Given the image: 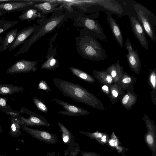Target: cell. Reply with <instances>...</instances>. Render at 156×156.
<instances>
[{
	"label": "cell",
	"instance_id": "cell-17",
	"mask_svg": "<svg viewBox=\"0 0 156 156\" xmlns=\"http://www.w3.org/2000/svg\"><path fill=\"white\" fill-rule=\"evenodd\" d=\"M126 57L130 68L135 71H139L140 68L141 62L137 50L133 49L128 52Z\"/></svg>",
	"mask_w": 156,
	"mask_h": 156
},
{
	"label": "cell",
	"instance_id": "cell-34",
	"mask_svg": "<svg viewBox=\"0 0 156 156\" xmlns=\"http://www.w3.org/2000/svg\"><path fill=\"white\" fill-rule=\"evenodd\" d=\"M82 156H100V155L95 152H84Z\"/></svg>",
	"mask_w": 156,
	"mask_h": 156
},
{
	"label": "cell",
	"instance_id": "cell-5",
	"mask_svg": "<svg viewBox=\"0 0 156 156\" xmlns=\"http://www.w3.org/2000/svg\"><path fill=\"white\" fill-rule=\"evenodd\" d=\"M74 20V26L83 27L101 41L107 40L106 36L98 21L81 16L75 18Z\"/></svg>",
	"mask_w": 156,
	"mask_h": 156
},
{
	"label": "cell",
	"instance_id": "cell-18",
	"mask_svg": "<svg viewBox=\"0 0 156 156\" xmlns=\"http://www.w3.org/2000/svg\"><path fill=\"white\" fill-rule=\"evenodd\" d=\"M18 32V29L15 28L6 34L0 44V52L4 51L11 46L16 38Z\"/></svg>",
	"mask_w": 156,
	"mask_h": 156
},
{
	"label": "cell",
	"instance_id": "cell-6",
	"mask_svg": "<svg viewBox=\"0 0 156 156\" xmlns=\"http://www.w3.org/2000/svg\"><path fill=\"white\" fill-rule=\"evenodd\" d=\"M19 112L20 113H25L29 115L27 118H25L22 115H20L21 123L22 126L24 125L27 126L32 127H49L50 126V124L44 117L25 108H21Z\"/></svg>",
	"mask_w": 156,
	"mask_h": 156
},
{
	"label": "cell",
	"instance_id": "cell-40",
	"mask_svg": "<svg viewBox=\"0 0 156 156\" xmlns=\"http://www.w3.org/2000/svg\"><path fill=\"white\" fill-rule=\"evenodd\" d=\"M2 38H3V36L0 37V44H1V43L2 42Z\"/></svg>",
	"mask_w": 156,
	"mask_h": 156
},
{
	"label": "cell",
	"instance_id": "cell-13",
	"mask_svg": "<svg viewBox=\"0 0 156 156\" xmlns=\"http://www.w3.org/2000/svg\"><path fill=\"white\" fill-rule=\"evenodd\" d=\"M37 26V25L31 26L18 31L13 42L9 48V51H11L24 43L28 38L34 32Z\"/></svg>",
	"mask_w": 156,
	"mask_h": 156
},
{
	"label": "cell",
	"instance_id": "cell-41",
	"mask_svg": "<svg viewBox=\"0 0 156 156\" xmlns=\"http://www.w3.org/2000/svg\"><path fill=\"white\" fill-rule=\"evenodd\" d=\"M0 156H5V155H0Z\"/></svg>",
	"mask_w": 156,
	"mask_h": 156
},
{
	"label": "cell",
	"instance_id": "cell-22",
	"mask_svg": "<svg viewBox=\"0 0 156 156\" xmlns=\"http://www.w3.org/2000/svg\"><path fill=\"white\" fill-rule=\"evenodd\" d=\"M69 70L73 74L79 79L87 82L93 83L95 80L91 75L86 72L77 68L70 67Z\"/></svg>",
	"mask_w": 156,
	"mask_h": 156
},
{
	"label": "cell",
	"instance_id": "cell-32",
	"mask_svg": "<svg viewBox=\"0 0 156 156\" xmlns=\"http://www.w3.org/2000/svg\"><path fill=\"white\" fill-rule=\"evenodd\" d=\"M125 46V48L128 52L131 51L133 49L128 37L126 39Z\"/></svg>",
	"mask_w": 156,
	"mask_h": 156
},
{
	"label": "cell",
	"instance_id": "cell-11",
	"mask_svg": "<svg viewBox=\"0 0 156 156\" xmlns=\"http://www.w3.org/2000/svg\"><path fill=\"white\" fill-rule=\"evenodd\" d=\"M33 7L44 15L62 10L63 7L56 0H34Z\"/></svg>",
	"mask_w": 156,
	"mask_h": 156
},
{
	"label": "cell",
	"instance_id": "cell-37",
	"mask_svg": "<svg viewBox=\"0 0 156 156\" xmlns=\"http://www.w3.org/2000/svg\"><path fill=\"white\" fill-rule=\"evenodd\" d=\"M112 94L115 97H117L118 96V93L115 90H113L112 91Z\"/></svg>",
	"mask_w": 156,
	"mask_h": 156
},
{
	"label": "cell",
	"instance_id": "cell-36",
	"mask_svg": "<svg viewBox=\"0 0 156 156\" xmlns=\"http://www.w3.org/2000/svg\"><path fill=\"white\" fill-rule=\"evenodd\" d=\"M102 90L104 91L106 93H108V87L106 85H105L103 86L102 87Z\"/></svg>",
	"mask_w": 156,
	"mask_h": 156
},
{
	"label": "cell",
	"instance_id": "cell-39",
	"mask_svg": "<svg viewBox=\"0 0 156 156\" xmlns=\"http://www.w3.org/2000/svg\"><path fill=\"white\" fill-rule=\"evenodd\" d=\"M2 132V128L1 125L0 123V133Z\"/></svg>",
	"mask_w": 156,
	"mask_h": 156
},
{
	"label": "cell",
	"instance_id": "cell-2",
	"mask_svg": "<svg viewBox=\"0 0 156 156\" xmlns=\"http://www.w3.org/2000/svg\"><path fill=\"white\" fill-rule=\"evenodd\" d=\"M76 40L77 51L83 58L94 61L106 59L105 51L92 33L82 29L80 30V35L76 38Z\"/></svg>",
	"mask_w": 156,
	"mask_h": 156
},
{
	"label": "cell",
	"instance_id": "cell-15",
	"mask_svg": "<svg viewBox=\"0 0 156 156\" xmlns=\"http://www.w3.org/2000/svg\"><path fill=\"white\" fill-rule=\"evenodd\" d=\"M47 18L40 11L33 7L22 12L18 17V19L22 20L31 21L37 18V23L39 24Z\"/></svg>",
	"mask_w": 156,
	"mask_h": 156
},
{
	"label": "cell",
	"instance_id": "cell-9",
	"mask_svg": "<svg viewBox=\"0 0 156 156\" xmlns=\"http://www.w3.org/2000/svg\"><path fill=\"white\" fill-rule=\"evenodd\" d=\"M21 129L33 138L47 143L55 144L57 141L58 137L56 135L51 133L48 131L33 129L24 125L22 126Z\"/></svg>",
	"mask_w": 156,
	"mask_h": 156
},
{
	"label": "cell",
	"instance_id": "cell-12",
	"mask_svg": "<svg viewBox=\"0 0 156 156\" xmlns=\"http://www.w3.org/2000/svg\"><path fill=\"white\" fill-rule=\"evenodd\" d=\"M53 100L57 104L62 106L65 111H60L57 112L60 114L71 116H80L87 115L90 112L87 110L60 100L53 98Z\"/></svg>",
	"mask_w": 156,
	"mask_h": 156
},
{
	"label": "cell",
	"instance_id": "cell-26",
	"mask_svg": "<svg viewBox=\"0 0 156 156\" xmlns=\"http://www.w3.org/2000/svg\"><path fill=\"white\" fill-rule=\"evenodd\" d=\"M32 100L34 104L40 111L44 113L48 112V108L43 100L36 97H34Z\"/></svg>",
	"mask_w": 156,
	"mask_h": 156
},
{
	"label": "cell",
	"instance_id": "cell-35",
	"mask_svg": "<svg viewBox=\"0 0 156 156\" xmlns=\"http://www.w3.org/2000/svg\"><path fill=\"white\" fill-rule=\"evenodd\" d=\"M131 79L130 77H127L123 79L122 82L124 83H129L131 81Z\"/></svg>",
	"mask_w": 156,
	"mask_h": 156
},
{
	"label": "cell",
	"instance_id": "cell-20",
	"mask_svg": "<svg viewBox=\"0 0 156 156\" xmlns=\"http://www.w3.org/2000/svg\"><path fill=\"white\" fill-rule=\"evenodd\" d=\"M79 132L91 139L95 140L102 145L107 144L110 138L109 136L107 134L99 132L98 131L93 133L82 131H80Z\"/></svg>",
	"mask_w": 156,
	"mask_h": 156
},
{
	"label": "cell",
	"instance_id": "cell-16",
	"mask_svg": "<svg viewBox=\"0 0 156 156\" xmlns=\"http://www.w3.org/2000/svg\"><path fill=\"white\" fill-rule=\"evenodd\" d=\"M147 132L144 135L145 141L151 150L153 156H156V129L154 126L147 124Z\"/></svg>",
	"mask_w": 156,
	"mask_h": 156
},
{
	"label": "cell",
	"instance_id": "cell-31",
	"mask_svg": "<svg viewBox=\"0 0 156 156\" xmlns=\"http://www.w3.org/2000/svg\"><path fill=\"white\" fill-rule=\"evenodd\" d=\"M156 74L154 70L152 71L150 77V81L153 88L155 89L156 85Z\"/></svg>",
	"mask_w": 156,
	"mask_h": 156
},
{
	"label": "cell",
	"instance_id": "cell-21",
	"mask_svg": "<svg viewBox=\"0 0 156 156\" xmlns=\"http://www.w3.org/2000/svg\"><path fill=\"white\" fill-rule=\"evenodd\" d=\"M24 90V89L21 87L9 84H0V94L12 95L16 93L22 92Z\"/></svg>",
	"mask_w": 156,
	"mask_h": 156
},
{
	"label": "cell",
	"instance_id": "cell-38",
	"mask_svg": "<svg viewBox=\"0 0 156 156\" xmlns=\"http://www.w3.org/2000/svg\"><path fill=\"white\" fill-rule=\"evenodd\" d=\"M5 13H6V12L4 11H1V10H0V16L3 15V14H5Z\"/></svg>",
	"mask_w": 156,
	"mask_h": 156
},
{
	"label": "cell",
	"instance_id": "cell-7",
	"mask_svg": "<svg viewBox=\"0 0 156 156\" xmlns=\"http://www.w3.org/2000/svg\"><path fill=\"white\" fill-rule=\"evenodd\" d=\"M32 0H8L0 3V10L6 12L25 11L33 7Z\"/></svg>",
	"mask_w": 156,
	"mask_h": 156
},
{
	"label": "cell",
	"instance_id": "cell-1",
	"mask_svg": "<svg viewBox=\"0 0 156 156\" xmlns=\"http://www.w3.org/2000/svg\"><path fill=\"white\" fill-rule=\"evenodd\" d=\"M62 11L53 13L51 16L41 21L34 32L25 41L14 56L27 52L31 46L39 39L62 25L69 16L66 12Z\"/></svg>",
	"mask_w": 156,
	"mask_h": 156
},
{
	"label": "cell",
	"instance_id": "cell-10",
	"mask_svg": "<svg viewBox=\"0 0 156 156\" xmlns=\"http://www.w3.org/2000/svg\"><path fill=\"white\" fill-rule=\"evenodd\" d=\"M127 15L132 30L135 37L142 47L146 49H148L149 48L148 43L145 31L142 24L136 18L133 16L129 14Z\"/></svg>",
	"mask_w": 156,
	"mask_h": 156
},
{
	"label": "cell",
	"instance_id": "cell-4",
	"mask_svg": "<svg viewBox=\"0 0 156 156\" xmlns=\"http://www.w3.org/2000/svg\"><path fill=\"white\" fill-rule=\"evenodd\" d=\"M132 5L137 19L142 24L146 34L153 41L156 39V16L142 5L135 1Z\"/></svg>",
	"mask_w": 156,
	"mask_h": 156
},
{
	"label": "cell",
	"instance_id": "cell-3",
	"mask_svg": "<svg viewBox=\"0 0 156 156\" xmlns=\"http://www.w3.org/2000/svg\"><path fill=\"white\" fill-rule=\"evenodd\" d=\"M53 82L64 96L92 107L98 108V100L82 86L56 78H53Z\"/></svg>",
	"mask_w": 156,
	"mask_h": 156
},
{
	"label": "cell",
	"instance_id": "cell-27",
	"mask_svg": "<svg viewBox=\"0 0 156 156\" xmlns=\"http://www.w3.org/2000/svg\"><path fill=\"white\" fill-rule=\"evenodd\" d=\"M18 21H9L5 20H0V34L16 25Z\"/></svg>",
	"mask_w": 156,
	"mask_h": 156
},
{
	"label": "cell",
	"instance_id": "cell-25",
	"mask_svg": "<svg viewBox=\"0 0 156 156\" xmlns=\"http://www.w3.org/2000/svg\"><path fill=\"white\" fill-rule=\"evenodd\" d=\"M58 124L62 132V139L63 142L65 144H69L72 139V134L69 129L62 123L58 122Z\"/></svg>",
	"mask_w": 156,
	"mask_h": 156
},
{
	"label": "cell",
	"instance_id": "cell-14",
	"mask_svg": "<svg viewBox=\"0 0 156 156\" xmlns=\"http://www.w3.org/2000/svg\"><path fill=\"white\" fill-rule=\"evenodd\" d=\"M106 14L107 20L113 35L120 46L122 48L123 45V38L120 27L112 16L110 12L106 11Z\"/></svg>",
	"mask_w": 156,
	"mask_h": 156
},
{
	"label": "cell",
	"instance_id": "cell-23",
	"mask_svg": "<svg viewBox=\"0 0 156 156\" xmlns=\"http://www.w3.org/2000/svg\"><path fill=\"white\" fill-rule=\"evenodd\" d=\"M59 66V61L55 59L53 54L48 57L47 59L42 64L41 69L47 70H54Z\"/></svg>",
	"mask_w": 156,
	"mask_h": 156
},
{
	"label": "cell",
	"instance_id": "cell-28",
	"mask_svg": "<svg viewBox=\"0 0 156 156\" xmlns=\"http://www.w3.org/2000/svg\"><path fill=\"white\" fill-rule=\"evenodd\" d=\"M119 144L118 139L113 132L112 134V133L111 138H109L107 144H109L110 147L112 148H115L120 152L125 148L122 147V146H119Z\"/></svg>",
	"mask_w": 156,
	"mask_h": 156
},
{
	"label": "cell",
	"instance_id": "cell-24",
	"mask_svg": "<svg viewBox=\"0 0 156 156\" xmlns=\"http://www.w3.org/2000/svg\"><path fill=\"white\" fill-rule=\"evenodd\" d=\"M9 99L6 98L0 97V110L7 115L11 116L16 115L18 111L12 109L7 104V101Z\"/></svg>",
	"mask_w": 156,
	"mask_h": 156
},
{
	"label": "cell",
	"instance_id": "cell-8",
	"mask_svg": "<svg viewBox=\"0 0 156 156\" xmlns=\"http://www.w3.org/2000/svg\"><path fill=\"white\" fill-rule=\"evenodd\" d=\"M38 61H29L21 59L17 61L6 71V73L11 74L27 73L35 72L37 69Z\"/></svg>",
	"mask_w": 156,
	"mask_h": 156
},
{
	"label": "cell",
	"instance_id": "cell-29",
	"mask_svg": "<svg viewBox=\"0 0 156 156\" xmlns=\"http://www.w3.org/2000/svg\"><path fill=\"white\" fill-rule=\"evenodd\" d=\"M93 73V74L100 76L101 78L103 79V80L107 83H110L112 81L113 78L110 75L108 74L106 72L104 71L99 72L96 70H94Z\"/></svg>",
	"mask_w": 156,
	"mask_h": 156
},
{
	"label": "cell",
	"instance_id": "cell-33",
	"mask_svg": "<svg viewBox=\"0 0 156 156\" xmlns=\"http://www.w3.org/2000/svg\"><path fill=\"white\" fill-rule=\"evenodd\" d=\"M130 99V96L128 94L125 95L123 97L122 100V104L124 105H126Z\"/></svg>",
	"mask_w": 156,
	"mask_h": 156
},
{
	"label": "cell",
	"instance_id": "cell-30",
	"mask_svg": "<svg viewBox=\"0 0 156 156\" xmlns=\"http://www.w3.org/2000/svg\"><path fill=\"white\" fill-rule=\"evenodd\" d=\"M37 89L44 90L46 93L48 91L51 92L52 91L47 82L43 80H41L39 81Z\"/></svg>",
	"mask_w": 156,
	"mask_h": 156
},
{
	"label": "cell",
	"instance_id": "cell-19",
	"mask_svg": "<svg viewBox=\"0 0 156 156\" xmlns=\"http://www.w3.org/2000/svg\"><path fill=\"white\" fill-rule=\"evenodd\" d=\"M9 134L11 136L18 137L22 135L20 115L10 116Z\"/></svg>",
	"mask_w": 156,
	"mask_h": 156
}]
</instances>
